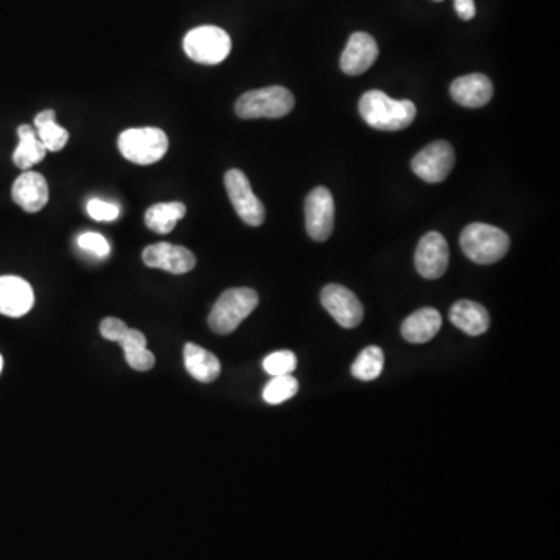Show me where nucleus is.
<instances>
[{
  "mask_svg": "<svg viewBox=\"0 0 560 560\" xmlns=\"http://www.w3.org/2000/svg\"><path fill=\"white\" fill-rule=\"evenodd\" d=\"M378 46L368 33L357 32L350 36L341 55L340 66L344 74L361 75L377 61Z\"/></svg>",
  "mask_w": 560,
  "mask_h": 560,
  "instance_id": "obj_14",
  "label": "nucleus"
},
{
  "mask_svg": "<svg viewBox=\"0 0 560 560\" xmlns=\"http://www.w3.org/2000/svg\"><path fill=\"white\" fill-rule=\"evenodd\" d=\"M126 363L130 364L131 368L136 369V371L147 372L154 368L156 364V358L151 354L147 347H142V349H131L125 350Z\"/></svg>",
  "mask_w": 560,
  "mask_h": 560,
  "instance_id": "obj_27",
  "label": "nucleus"
},
{
  "mask_svg": "<svg viewBox=\"0 0 560 560\" xmlns=\"http://www.w3.org/2000/svg\"><path fill=\"white\" fill-rule=\"evenodd\" d=\"M434 2H442V0H434Z\"/></svg>",
  "mask_w": 560,
  "mask_h": 560,
  "instance_id": "obj_33",
  "label": "nucleus"
},
{
  "mask_svg": "<svg viewBox=\"0 0 560 560\" xmlns=\"http://www.w3.org/2000/svg\"><path fill=\"white\" fill-rule=\"evenodd\" d=\"M35 304V293L27 280L18 276H0V315L21 318Z\"/></svg>",
  "mask_w": 560,
  "mask_h": 560,
  "instance_id": "obj_13",
  "label": "nucleus"
},
{
  "mask_svg": "<svg viewBox=\"0 0 560 560\" xmlns=\"http://www.w3.org/2000/svg\"><path fill=\"white\" fill-rule=\"evenodd\" d=\"M335 224V203L326 187H316L305 200V226L316 242H326L332 235Z\"/></svg>",
  "mask_w": 560,
  "mask_h": 560,
  "instance_id": "obj_9",
  "label": "nucleus"
},
{
  "mask_svg": "<svg viewBox=\"0 0 560 560\" xmlns=\"http://www.w3.org/2000/svg\"><path fill=\"white\" fill-rule=\"evenodd\" d=\"M231 36L215 25L196 27L184 38V52L190 60L206 66L223 63L231 53Z\"/></svg>",
  "mask_w": 560,
  "mask_h": 560,
  "instance_id": "obj_6",
  "label": "nucleus"
},
{
  "mask_svg": "<svg viewBox=\"0 0 560 560\" xmlns=\"http://www.w3.org/2000/svg\"><path fill=\"white\" fill-rule=\"evenodd\" d=\"M456 13L462 21H470L475 18L476 7L475 0H453Z\"/></svg>",
  "mask_w": 560,
  "mask_h": 560,
  "instance_id": "obj_31",
  "label": "nucleus"
},
{
  "mask_svg": "<svg viewBox=\"0 0 560 560\" xmlns=\"http://www.w3.org/2000/svg\"><path fill=\"white\" fill-rule=\"evenodd\" d=\"M117 144L123 158L137 165L156 164L168 151L167 134L153 126L123 131Z\"/></svg>",
  "mask_w": 560,
  "mask_h": 560,
  "instance_id": "obj_5",
  "label": "nucleus"
},
{
  "mask_svg": "<svg viewBox=\"0 0 560 560\" xmlns=\"http://www.w3.org/2000/svg\"><path fill=\"white\" fill-rule=\"evenodd\" d=\"M142 260L150 268H159L172 274L189 273L196 265L195 256L190 249L165 242L147 246L142 252Z\"/></svg>",
  "mask_w": 560,
  "mask_h": 560,
  "instance_id": "obj_12",
  "label": "nucleus"
},
{
  "mask_svg": "<svg viewBox=\"0 0 560 560\" xmlns=\"http://www.w3.org/2000/svg\"><path fill=\"white\" fill-rule=\"evenodd\" d=\"M120 209L117 204L103 200H91L88 203V215L95 221H114L119 218Z\"/></svg>",
  "mask_w": 560,
  "mask_h": 560,
  "instance_id": "obj_28",
  "label": "nucleus"
},
{
  "mask_svg": "<svg viewBox=\"0 0 560 560\" xmlns=\"http://www.w3.org/2000/svg\"><path fill=\"white\" fill-rule=\"evenodd\" d=\"M2 368H4V358L0 355V372H2Z\"/></svg>",
  "mask_w": 560,
  "mask_h": 560,
  "instance_id": "obj_32",
  "label": "nucleus"
},
{
  "mask_svg": "<svg viewBox=\"0 0 560 560\" xmlns=\"http://www.w3.org/2000/svg\"><path fill=\"white\" fill-rule=\"evenodd\" d=\"M259 305V294L251 288H231L224 291L209 315L210 329L218 335L234 332L243 319L248 318Z\"/></svg>",
  "mask_w": 560,
  "mask_h": 560,
  "instance_id": "obj_3",
  "label": "nucleus"
},
{
  "mask_svg": "<svg viewBox=\"0 0 560 560\" xmlns=\"http://www.w3.org/2000/svg\"><path fill=\"white\" fill-rule=\"evenodd\" d=\"M19 145L13 153V162L21 170H28L33 165L46 158L47 150L39 140L35 128L30 125H21L18 128Z\"/></svg>",
  "mask_w": 560,
  "mask_h": 560,
  "instance_id": "obj_20",
  "label": "nucleus"
},
{
  "mask_svg": "<svg viewBox=\"0 0 560 560\" xmlns=\"http://www.w3.org/2000/svg\"><path fill=\"white\" fill-rule=\"evenodd\" d=\"M128 329L130 327L126 326L125 322L119 318H106L100 324V333H102L103 338L108 341H116V343H120Z\"/></svg>",
  "mask_w": 560,
  "mask_h": 560,
  "instance_id": "obj_29",
  "label": "nucleus"
},
{
  "mask_svg": "<svg viewBox=\"0 0 560 560\" xmlns=\"http://www.w3.org/2000/svg\"><path fill=\"white\" fill-rule=\"evenodd\" d=\"M383 364H385V355L382 349L377 346L366 347L361 350V354L352 364V375L363 382H372L382 374Z\"/></svg>",
  "mask_w": 560,
  "mask_h": 560,
  "instance_id": "obj_23",
  "label": "nucleus"
},
{
  "mask_svg": "<svg viewBox=\"0 0 560 560\" xmlns=\"http://www.w3.org/2000/svg\"><path fill=\"white\" fill-rule=\"evenodd\" d=\"M441 327L442 318L436 308H420L403 321L402 336L410 343H427L438 335Z\"/></svg>",
  "mask_w": 560,
  "mask_h": 560,
  "instance_id": "obj_18",
  "label": "nucleus"
},
{
  "mask_svg": "<svg viewBox=\"0 0 560 560\" xmlns=\"http://www.w3.org/2000/svg\"><path fill=\"white\" fill-rule=\"evenodd\" d=\"M55 111L46 109L35 117L36 134L47 151H60L69 142V133L55 122Z\"/></svg>",
  "mask_w": 560,
  "mask_h": 560,
  "instance_id": "obj_22",
  "label": "nucleus"
},
{
  "mask_svg": "<svg viewBox=\"0 0 560 560\" xmlns=\"http://www.w3.org/2000/svg\"><path fill=\"white\" fill-rule=\"evenodd\" d=\"M450 94L458 105L466 108H483L492 100L494 84L486 75L470 74L459 77L450 86Z\"/></svg>",
  "mask_w": 560,
  "mask_h": 560,
  "instance_id": "obj_16",
  "label": "nucleus"
},
{
  "mask_svg": "<svg viewBox=\"0 0 560 560\" xmlns=\"http://www.w3.org/2000/svg\"><path fill=\"white\" fill-rule=\"evenodd\" d=\"M184 363L187 372L198 382L212 383L220 377V360L198 344L187 343L184 346Z\"/></svg>",
  "mask_w": 560,
  "mask_h": 560,
  "instance_id": "obj_19",
  "label": "nucleus"
},
{
  "mask_svg": "<svg viewBox=\"0 0 560 560\" xmlns=\"http://www.w3.org/2000/svg\"><path fill=\"white\" fill-rule=\"evenodd\" d=\"M296 366H298V358L290 350H279L263 360V369L273 377L291 374Z\"/></svg>",
  "mask_w": 560,
  "mask_h": 560,
  "instance_id": "obj_25",
  "label": "nucleus"
},
{
  "mask_svg": "<svg viewBox=\"0 0 560 560\" xmlns=\"http://www.w3.org/2000/svg\"><path fill=\"white\" fill-rule=\"evenodd\" d=\"M450 251L448 243L439 232H428L417 245L416 270L425 279H439L447 271Z\"/></svg>",
  "mask_w": 560,
  "mask_h": 560,
  "instance_id": "obj_11",
  "label": "nucleus"
},
{
  "mask_svg": "<svg viewBox=\"0 0 560 560\" xmlns=\"http://www.w3.org/2000/svg\"><path fill=\"white\" fill-rule=\"evenodd\" d=\"M186 212V206L178 201L154 204L145 212V224L156 234H168L179 220L186 217Z\"/></svg>",
  "mask_w": 560,
  "mask_h": 560,
  "instance_id": "obj_21",
  "label": "nucleus"
},
{
  "mask_svg": "<svg viewBox=\"0 0 560 560\" xmlns=\"http://www.w3.org/2000/svg\"><path fill=\"white\" fill-rule=\"evenodd\" d=\"M14 203L28 214H35L46 207L49 201V184L46 178L36 172L25 170L11 189Z\"/></svg>",
  "mask_w": 560,
  "mask_h": 560,
  "instance_id": "obj_15",
  "label": "nucleus"
},
{
  "mask_svg": "<svg viewBox=\"0 0 560 560\" xmlns=\"http://www.w3.org/2000/svg\"><path fill=\"white\" fill-rule=\"evenodd\" d=\"M224 186L235 212L246 224L257 228L265 221V206L252 192L251 182L242 170H229L224 175Z\"/></svg>",
  "mask_w": 560,
  "mask_h": 560,
  "instance_id": "obj_7",
  "label": "nucleus"
},
{
  "mask_svg": "<svg viewBox=\"0 0 560 560\" xmlns=\"http://www.w3.org/2000/svg\"><path fill=\"white\" fill-rule=\"evenodd\" d=\"M321 304L344 329H354L363 321V305L343 285L330 284L322 288Z\"/></svg>",
  "mask_w": 560,
  "mask_h": 560,
  "instance_id": "obj_10",
  "label": "nucleus"
},
{
  "mask_svg": "<svg viewBox=\"0 0 560 560\" xmlns=\"http://www.w3.org/2000/svg\"><path fill=\"white\" fill-rule=\"evenodd\" d=\"M77 243L83 251L91 252L97 257H106L111 251L108 240L97 232H84L78 237Z\"/></svg>",
  "mask_w": 560,
  "mask_h": 560,
  "instance_id": "obj_26",
  "label": "nucleus"
},
{
  "mask_svg": "<svg viewBox=\"0 0 560 560\" xmlns=\"http://www.w3.org/2000/svg\"><path fill=\"white\" fill-rule=\"evenodd\" d=\"M119 344L122 346L123 352L131 349H142V347H147V338L139 330L128 329Z\"/></svg>",
  "mask_w": 560,
  "mask_h": 560,
  "instance_id": "obj_30",
  "label": "nucleus"
},
{
  "mask_svg": "<svg viewBox=\"0 0 560 560\" xmlns=\"http://www.w3.org/2000/svg\"><path fill=\"white\" fill-rule=\"evenodd\" d=\"M448 318L459 330L470 336L483 335L490 326V316L486 307L467 299L456 302L450 308Z\"/></svg>",
  "mask_w": 560,
  "mask_h": 560,
  "instance_id": "obj_17",
  "label": "nucleus"
},
{
  "mask_svg": "<svg viewBox=\"0 0 560 560\" xmlns=\"http://www.w3.org/2000/svg\"><path fill=\"white\" fill-rule=\"evenodd\" d=\"M360 116L378 131L405 130L416 119V105L410 100H394L382 91H369L361 95Z\"/></svg>",
  "mask_w": 560,
  "mask_h": 560,
  "instance_id": "obj_1",
  "label": "nucleus"
},
{
  "mask_svg": "<svg viewBox=\"0 0 560 560\" xmlns=\"http://www.w3.org/2000/svg\"><path fill=\"white\" fill-rule=\"evenodd\" d=\"M462 251L472 262L490 265L508 254L511 240L506 232L486 223H472L461 234Z\"/></svg>",
  "mask_w": 560,
  "mask_h": 560,
  "instance_id": "obj_2",
  "label": "nucleus"
},
{
  "mask_svg": "<svg viewBox=\"0 0 560 560\" xmlns=\"http://www.w3.org/2000/svg\"><path fill=\"white\" fill-rule=\"evenodd\" d=\"M294 108V97L287 88H270L249 91L238 98L235 112L240 119H280Z\"/></svg>",
  "mask_w": 560,
  "mask_h": 560,
  "instance_id": "obj_4",
  "label": "nucleus"
},
{
  "mask_svg": "<svg viewBox=\"0 0 560 560\" xmlns=\"http://www.w3.org/2000/svg\"><path fill=\"white\" fill-rule=\"evenodd\" d=\"M455 165V150L445 140H438L414 156L411 167L422 181L438 184L444 181Z\"/></svg>",
  "mask_w": 560,
  "mask_h": 560,
  "instance_id": "obj_8",
  "label": "nucleus"
},
{
  "mask_svg": "<svg viewBox=\"0 0 560 560\" xmlns=\"http://www.w3.org/2000/svg\"><path fill=\"white\" fill-rule=\"evenodd\" d=\"M299 391V382L293 375H277L263 389V399L270 405H280L293 399Z\"/></svg>",
  "mask_w": 560,
  "mask_h": 560,
  "instance_id": "obj_24",
  "label": "nucleus"
}]
</instances>
